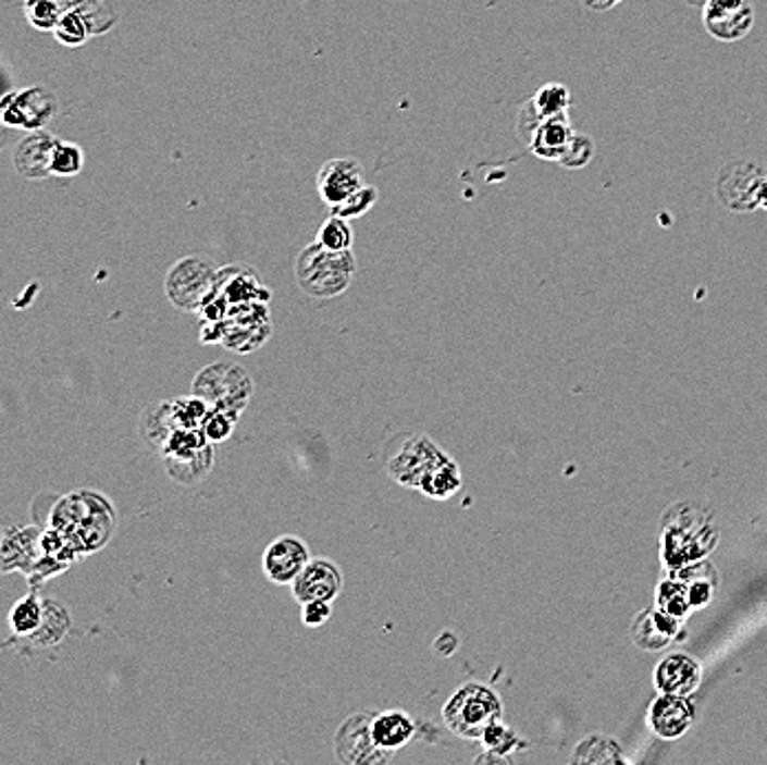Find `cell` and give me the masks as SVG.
<instances>
[{
    "label": "cell",
    "instance_id": "8fae6325",
    "mask_svg": "<svg viewBox=\"0 0 767 765\" xmlns=\"http://www.w3.org/2000/svg\"><path fill=\"white\" fill-rule=\"evenodd\" d=\"M292 596L298 605L311 601L333 603L345 589V576L333 560L329 558H311L300 576L289 584Z\"/></svg>",
    "mask_w": 767,
    "mask_h": 765
},
{
    "label": "cell",
    "instance_id": "83f0119b",
    "mask_svg": "<svg viewBox=\"0 0 767 765\" xmlns=\"http://www.w3.org/2000/svg\"><path fill=\"white\" fill-rule=\"evenodd\" d=\"M354 227L349 219H343L337 214H329V219L318 227L316 232V243H320L326 249L333 251H349L354 249Z\"/></svg>",
    "mask_w": 767,
    "mask_h": 765
},
{
    "label": "cell",
    "instance_id": "5b68a950",
    "mask_svg": "<svg viewBox=\"0 0 767 765\" xmlns=\"http://www.w3.org/2000/svg\"><path fill=\"white\" fill-rule=\"evenodd\" d=\"M219 270L201 257H184L168 270L163 281L165 298L175 309L186 313H201L206 303L214 296Z\"/></svg>",
    "mask_w": 767,
    "mask_h": 765
},
{
    "label": "cell",
    "instance_id": "484cf974",
    "mask_svg": "<svg viewBox=\"0 0 767 765\" xmlns=\"http://www.w3.org/2000/svg\"><path fill=\"white\" fill-rule=\"evenodd\" d=\"M42 616H45V601L38 596L36 591H32L12 607V612H10V629H12L14 636L27 640L42 625Z\"/></svg>",
    "mask_w": 767,
    "mask_h": 765
},
{
    "label": "cell",
    "instance_id": "f1b7e54d",
    "mask_svg": "<svg viewBox=\"0 0 767 765\" xmlns=\"http://www.w3.org/2000/svg\"><path fill=\"white\" fill-rule=\"evenodd\" d=\"M569 102H571V98H569V89L565 87V84L549 82V84H545L543 89H539V94L534 96V100L530 104L541 115V120H552V118L567 115Z\"/></svg>",
    "mask_w": 767,
    "mask_h": 765
},
{
    "label": "cell",
    "instance_id": "7402d4cb",
    "mask_svg": "<svg viewBox=\"0 0 767 765\" xmlns=\"http://www.w3.org/2000/svg\"><path fill=\"white\" fill-rule=\"evenodd\" d=\"M16 102L23 118V131L45 128L60 111L58 98L45 87H27L16 91Z\"/></svg>",
    "mask_w": 767,
    "mask_h": 765
},
{
    "label": "cell",
    "instance_id": "4dcf8cb0",
    "mask_svg": "<svg viewBox=\"0 0 767 765\" xmlns=\"http://www.w3.org/2000/svg\"><path fill=\"white\" fill-rule=\"evenodd\" d=\"M573 763H627V758L614 741L605 737H589L576 748Z\"/></svg>",
    "mask_w": 767,
    "mask_h": 765
},
{
    "label": "cell",
    "instance_id": "52a82bcc",
    "mask_svg": "<svg viewBox=\"0 0 767 765\" xmlns=\"http://www.w3.org/2000/svg\"><path fill=\"white\" fill-rule=\"evenodd\" d=\"M371 711L349 715L333 737L335 758L345 765H382L393 761V752L382 750L371 732Z\"/></svg>",
    "mask_w": 767,
    "mask_h": 765
},
{
    "label": "cell",
    "instance_id": "30bf717a",
    "mask_svg": "<svg viewBox=\"0 0 767 765\" xmlns=\"http://www.w3.org/2000/svg\"><path fill=\"white\" fill-rule=\"evenodd\" d=\"M364 186V168L358 159L351 157H335L324 161L316 175L318 197L329 210L345 203Z\"/></svg>",
    "mask_w": 767,
    "mask_h": 765
},
{
    "label": "cell",
    "instance_id": "d590c367",
    "mask_svg": "<svg viewBox=\"0 0 767 765\" xmlns=\"http://www.w3.org/2000/svg\"><path fill=\"white\" fill-rule=\"evenodd\" d=\"M236 421L232 415L223 412V410H212L208 412L206 421H203V427L201 431L206 433V437L212 442V444H221V442H227L234 433V427H236Z\"/></svg>",
    "mask_w": 767,
    "mask_h": 765
},
{
    "label": "cell",
    "instance_id": "74e56055",
    "mask_svg": "<svg viewBox=\"0 0 767 765\" xmlns=\"http://www.w3.org/2000/svg\"><path fill=\"white\" fill-rule=\"evenodd\" d=\"M300 607H302V622L309 629H318V627L326 625L331 620V614H333V607L326 601H311V603H305Z\"/></svg>",
    "mask_w": 767,
    "mask_h": 765
},
{
    "label": "cell",
    "instance_id": "d4e9b609",
    "mask_svg": "<svg viewBox=\"0 0 767 765\" xmlns=\"http://www.w3.org/2000/svg\"><path fill=\"white\" fill-rule=\"evenodd\" d=\"M429 498L435 501H448L461 490V470L457 461L446 455L429 474L423 477L421 488H419Z\"/></svg>",
    "mask_w": 767,
    "mask_h": 765
},
{
    "label": "cell",
    "instance_id": "ac0fdd59",
    "mask_svg": "<svg viewBox=\"0 0 767 765\" xmlns=\"http://www.w3.org/2000/svg\"><path fill=\"white\" fill-rule=\"evenodd\" d=\"M695 721V706L684 695H664L651 706V726L661 739H677Z\"/></svg>",
    "mask_w": 767,
    "mask_h": 765
},
{
    "label": "cell",
    "instance_id": "ab89813d",
    "mask_svg": "<svg viewBox=\"0 0 767 765\" xmlns=\"http://www.w3.org/2000/svg\"><path fill=\"white\" fill-rule=\"evenodd\" d=\"M580 3L591 12H609L611 8L620 5L622 0H580Z\"/></svg>",
    "mask_w": 767,
    "mask_h": 765
},
{
    "label": "cell",
    "instance_id": "f546056e",
    "mask_svg": "<svg viewBox=\"0 0 767 765\" xmlns=\"http://www.w3.org/2000/svg\"><path fill=\"white\" fill-rule=\"evenodd\" d=\"M84 168V150L79 144L58 139L51 155V175L53 177H77Z\"/></svg>",
    "mask_w": 767,
    "mask_h": 765
},
{
    "label": "cell",
    "instance_id": "4316f807",
    "mask_svg": "<svg viewBox=\"0 0 767 765\" xmlns=\"http://www.w3.org/2000/svg\"><path fill=\"white\" fill-rule=\"evenodd\" d=\"M657 607L677 620H684L691 609H695L689 584L677 576L661 582L657 591Z\"/></svg>",
    "mask_w": 767,
    "mask_h": 765
},
{
    "label": "cell",
    "instance_id": "5bb4252c",
    "mask_svg": "<svg viewBox=\"0 0 767 765\" xmlns=\"http://www.w3.org/2000/svg\"><path fill=\"white\" fill-rule=\"evenodd\" d=\"M763 182L765 177L754 163H730L726 170H721L717 193L728 208L747 212L758 206Z\"/></svg>",
    "mask_w": 767,
    "mask_h": 765
},
{
    "label": "cell",
    "instance_id": "60d3db41",
    "mask_svg": "<svg viewBox=\"0 0 767 765\" xmlns=\"http://www.w3.org/2000/svg\"><path fill=\"white\" fill-rule=\"evenodd\" d=\"M758 206H763V208L767 210V177H765V182H763V186H760V197H758Z\"/></svg>",
    "mask_w": 767,
    "mask_h": 765
},
{
    "label": "cell",
    "instance_id": "3957f363",
    "mask_svg": "<svg viewBox=\"0 0 767 765\" xmlns=\"http://www.w3.org/2000/svg\"><path fill=\"white\" fill-rule=\"evenodd\" d=\"M193 395L201 397L212 410L238 419L253 395V380L236 362H214L195 375Z\"/></svg>",
    "mask_w": 767,
    "mask_h": 765
},
{
    "label": "cell",
    "instance_id": "277c9868",
    "mask_svg": "<svg viewBox=\"0 0 767 765\" xmlns=\"http://www.w3.org/2000/svg\"><path fill=\"white\" fill-rule=\"evenodd\" d=\"M500 698L483 684H466L446 702L444 721L461 739H481L483 732L500 721Z\"/></svg>",
    "mask_w": 767,
    "mask_h": 765
},
{
    "label": "cell",
    "instance_id": "8d00e7d4",
    "mask_svg": "<svg viewBox=\"0 0 767 765\" xmlns=\"http://www.w3.org/2000/svg\"><path fill=\"white\" fill-rule=\"evenodd\" d=\"M593 157V141L586 135H573L569 148L558 161L565 168H584Z\"/></svg>",
    "mask_w": 767,
    "mask_h": 765
},
{
    "label": "cell",
    "instance_id": "e0dca14e",
    "mask_svg": "<svg viewBox=\"0 0 767 765\" xmlns=\"http://www.w3.org/2000/svg\"><path fill=\"white\" fill-rule=\"evenodd\" d=\"M42 556V532L38 528H10L3 534V552L0 565L5 573L23 571L25 576L34 569Z\"/></svg>",
    "mask_w": 767,
    "mask_h": 765
},
{
    "label": "cell",
    "instance_id": "1f68e13d",
    "mask_svg": "<svg viewBox=\"0 0 767 765\" xmlns=\"http://www.w3.org/2000/svg\"><path fill=\"white\" fill-rule=\"evenodd\" d=\"M53 36L55 40L62 45V47H82V45H87L89 38H91V32L87 27V23H84V18L73 10H64L55 29H53Z\"/></svg>",
    "mask_w": 767,
    "mask_h": 765
},
{
    "label": "cell",
    "instance_id": "8992f818",
    "mask_svg": "<svg viewBox=\"0 0 767 765\" xmlns=\"http://www.w3.org/2000/svg\"><path fill=\"white\" fill-rule=\"evenodd\" d=\"M168 477L195 485L214 466V448L201 429H177L159 451Z\"/></svg>",
    "mask_w": 767,
    "mask_h": 765
},
{
    "label": "cell",
    "instance_id": "9a60e30c",
    "mask_svg": "<svg viewBox=\"0 0 767 765\" xmlns=\"http://www.w3.org/2000/svg\"><path fill=\"white\" fill-rule=\"evenodd\" d=\"M58 137H53L49 131H27L23 139L14 146V168L16 173L29 182H42L51 175V155Z\"/></svg>",
    "mask_w": 767,
    "mask_h": 765
},
{
    "label": "cell",
    "instance_id": "6da1fadb",
    "mask_svg": "<svg viewBox=\"0 0 767 765\" xmlns=\"http://www.w3.org/2000/svg\"><path fill=\"white\" fill-rule=\"evenodd\" d=\"M49 528L64 534L79 556L102 550L117 528L111 498L96 490H75L55 501Z\"/></svg>",
    "mask_w": 767,
    "mask_h": 765
},
{
    "label": "cell",
    "instance_id": "9c48e42d",
    "mask_svg": "<svg viewBox=\"0 0 767 765\" xmlns=\"http://www.w3.org/2000/svg\"><path fill=\"white\" fill-rule=\"evenodd\" d=\"M717 543V532L710 528L708 521H681L679 526H670L664 532V558L668 567L679 569L684 565L697 563L708 554Z\"/></svg>",
    "mask_w": 767,
    "mask_h": 765
},
{
    "label": "cell",
    "instance_id": "7bdbcfd3",
    "mask_svg": "<svg viewBox=\"0 0 767 765\" xmlns=\"http://www.w3.org/2000/svg\"><path fill=\"white\" fill-rule=\"evenodd\" d=\"M684 3H686V5H693V8H704V5L708 3V0H684Z\"/></svg>",
    "mask_w": 767,
    "mask_h": 765
},
{
    "label": "cell",
    "instance_id": "f35d334b",
    "mask_svg": "<svg viewBox=\"0 0 767 765\" xmlns=\"http://www.w3.org/2000/svg\"><path fill=\"white\" fill-rule=\"evenodd\" d=\"M0 120L8 128H23V118H21V109L16 102V91L8 94L0 102Z\"/></svg>",
    "mask_w": 767,
    "mask_h": 765
},
{
    "label": "cell",
    "instance_id": "e575fe53",
    "mask_svg": "<svg viewBox=\"0 0 767 765\" xmlns=\"http://www.w3.org/2000/svg\"><path fill=\"white\" fill-rule=\"evenodd\" d=\"M483 743V748L490 752V756H481V758H492V761H503L500 754L509 752V750H515V743H517V737L515 732H511L509 728H505L500 721L492 724L483 737L479 739ZM479 758V761H481Z\"/></svg>",
    "mask_w": 767,
    "mask_h": 765
},
{
    "label": "cell",
    "instance_id": "7a4b0ae2",
    "mask_svg": "<svg viewBox=\"0 0 767 765\" xmlns=\"http://www.w3.org/2000/svg\"><path fill=\"white\" fill-rule=\"evenodd\" d=\"M354 249L333 251L320 243H311L300 249L294 263L296 285L311 298L329 300L345 294L356 279Z\"/></svg>",
    "mask_w": 767,
    "mask_h": 765
},
{
    "label": "cell",
    "instance_id": "2e32d148",
    "mask_svg": "<svg viewBox=\"0 0 767 765\" xmlns=\"http://www.w3.org/2000/svg\"><path fill=\"white\" fill-rule=\"evenodd\" d=\"M655 684L664 695H693L702 684V666L684 653L666 657L655 670Z\"/></svg>",
    "mask_w": 767,
    "mask_h": 765
},
{
    "label": "cell",
    "instance_id": "603a6c76",
    "mask_svg": "<svg viewBox=\"0 0 767 765\" xmlns=\"http://www.w3.org/2000/svg\"><path fill=\"white\" fill-rule=\"evenodd\" d=\"M71 614L69 609L53 599H45V616L42 625L34 636L27 638V642L36 649H51L58 646L71 631Z\"/></svg>",
    "mask_w": 767,
    "mask_h": 765
},
{
    "label": "cell",
    "instance_id": "4fadbf2b",
    "mask_svg": "<svg viewBox=\"0 0 767 765\" xmlns=\"http://www.w3.org/2000/svg\"><path fill=\"white\" fill-rule=\"evenodd\" d=\"M311 560L309 545L294 534L279 536L263 552V573L274 584H292Z\"/></svg>",
    "mask_w": 767,
    "mask_h": 765
},
{
    "label": "cell",
    "instance_id": "ba28073f",
    "mask_svg": "<svg viewBox=\"0 0 767 765\" xmlns=\"http://www.w3.org/2000/svg\"><path fill=\"white\" fill-rule=\"evenodd\" d=\"M448 453L442 451L431 437L408 435L404 444L388 457L386 472L401 488L419 490L423 477L429 474Z\"/></svg>",
    "mask_w": 767,
    "mask_h": 765
},
{
    "label": "cell",
    "instance_id": "d6a6232c",
    "mask_svg": "<svg viewBox=\"0 0 767 765\" xmlns=\"http://www.w3.org/2000/svg\"><path fill=\"white\" fill-rule=\"evenodd\" d=\"M62 12L64 10L55 3V0H25L23 3L25 21L36 32H51L53 34Z\"/></svg>",
    "mask_w": 767,
    "mask_h": 765
},
{
    "label": "cell",
    "instance_id": "44dd1931",
    "mask_svg": "<svg viewBox=\"0 0 767 765\" xmlns=\"http://www.w3.org/2000/svg\"><path fill=\"white\" fill-rule=\"evenodd\" d=\"M573 131L571 124L567 120V115L562 118H552V120H543L539 124V128L534 131L532 139H530V150L541 157V159H549V161H560L565 150L569 148L571 139H573Z\"/></svg>",
    "mask_w": 767,
    "mask_h": 765
},
{
    "label": "cell",
    "instance_id": "836d02e7",
    "mask_svg": "<svg viewBox=\"0 0 767 765\" xmlns=\"http://www.w3.org/2000/svg\"><path fill=\"white\" fill-rule=\"evenodd\" d=\"M378 203V188L367 184L364 188H360L354 197H349L345 203H339L331 210V214H337V217H343V219H360L364 217L367 212H371Z\"/></svg>",
    "mask_w": 767,
    "mask_h": 765
},
{
    "label": "cell",
    "instance_id": "d6986e66",
    "mask_svg": "<svg viewBox=\"0 0 767 765\" xmlns=\"http://www.w3.org/2000/svg\"><path fill=\"white\" fill-rule=\"evenodd\" d=\"M681 620L668 616L659 607L642 612L633 622V640L646 651L664 649L679 631Z\"/></svg>",
    "mask_w": 767,
    "mask_h": 765
},
{
    "label": "cell",
    "instance_id": "7c38bea8",
    "mask_svg": "<svg viewBox=\"0 0 767 765\" xmlns=\"http://www.w3.org/2000/svg\"><path fill=\"white\" fill-rule=\"evenodd\" d=\"M702 16L706 32L721 42H739L754 27L750 0H708Z\"/></svg>",
    "mask_w": 767,
    "mask_h": 765
},
{
    "label": "cell",
    "instance_id": "ffe728a7",
    "mask_svg": "<svg viewBox=\"0 0 767 765\" xmlns=\"http://www.w3.org/2000/svg\"><path fill=\"white\" fill-rule=\"evenodd\" d=\"M415 721L406 711H382L373 715L371 732L375 743L386 752H399L415 737Z\"/></svg>",
    "mask_w": 767,
    "mask_h": 765
},
{
    "label": "cell",
    "instance_id": "b9f144b4",
    "mask_svg": "<svg viewBox=\"0 0 767 765\" xmlns=\"http://www.w3.org/2000/svg\"><path fill=\"white\" fill-rule=\"evenodd\" d=\"M55 3H58L62 10H69V8H73V5L77 3V0H55Z\"/></svg>",
    "mask_w": 767,
    "mask_h": 765
},
{
    "label": "cell",
    "instance_id": "cb8c5ba5",
    "mask_svg": "<svg viewBox=\"0 0 767 765\" xmlns=\"http://www.w3.org/2000/svg\"><path fill=\"white\" fill-rule=\"evenodd\" d=\"M73 10L87 23L91 38L113 32L122 21L120 0H77Z\"/></svg>",
    "mask_w": 767,
    "mask_h": 765
}]
</instances>
